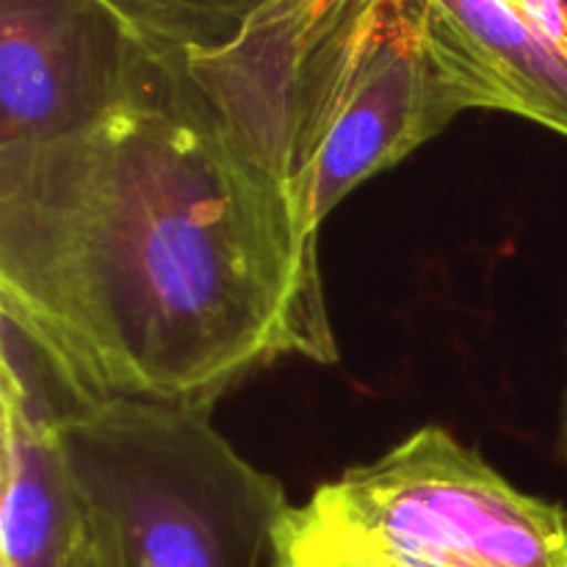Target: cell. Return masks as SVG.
<instances>
[{
	"mask_svg": "<svg viewBox=\"0 0 567 567\" xmlns=\"http://www.w3.org/2000/svg\"><path fill=\"white\" fill-rule=\"evenodd\" d=\"M153 59L116 0H0V147L72 136L125 105Z\"/></svg>",
	"mask_w": 567,
	"mask_h": 567,
	"instance_id": "cell-5",
	"label": "cell"
},
{
	"mask_svg": "<svg viewBox=\"0 0 567 567\" xmlns=\"http://www.w3.org/2000/svg\"><path fill=\"white\" fill-rule=\"evenodd\" d=\"M310 507L388 567H567V513L424 426L327 482Z\"/></svg>",
	"mask_w": 567,
	"mask_h": 567,
	"instance_id": "cell-4",
	"label": "cell"
},
{
	"mask_svg": "<svg viewBox=\"0 0 567 567\" xmlns=\"http://www.w3.org/2000/svg\"><path fill=\"white\" fill-rule=\"evenodd\" d=\"M557 454L567 468V347H565V388L563 404H559V430H557Z\"/></svg>",
	"mask_w": 567,
	"mask_h": 567,
	"instance_id": "cell-10",
	"label": "cell"
},
{
	"mask_svg": "<svg viewBox=\"0 0 567 567\" xmlns=\"http://www.w3.org/2000/svg\"><path fill=\"white\" fill-rule=\"evenodd\" d=\"M3 319L0 567H70L83 524L55 424L83 402L20 324Z\"/></svg>",
	"mask_w": 567,
	"mask_h": 567,
	"instance_id": "cell-6",
	"label": "cell"
},
{
	"mask_svg": "<svg viewBox=\"0 0 567 567\" xmlns=\"http://www.w3.org/2000/svg\"><path fill=\"white\" fill-rule=\"evenodd\" d=\"M70 567H125L114 532L105 526V520L100 515H94L86 507H83L81 535H78Z\"/></svg>",
	"mask_w": 567,
	"mask_h": 567,
	"instance_id": "cell-9",
	"label": "cell"
},
{
	"mask_svg": "<svg viewBox=\"0 0 567 567\" xmlns=\"http://www.w3.org/2000/svg\"><path fill=\"white\" fill-rule=\"evenodd\" d=\"M210 413L111 399L55 424L75 496L114 532L125 567H275L286 487Z\"/></svg>",
	"mask_w": 567,
	"mask_h": 567,
	"instance_id": "cell-2",
	"label": "cell"
},
{
	"mask_svg": "<svg viewBox=\"0 0 567 567\" xmlns=\"http://www.w3.org/2000/svg\"><path fill=\"white\" fill-rule=\"evenodd\" d=\"M426 31L480 109L567 136V0H419Z\"/></svg>",
	"mask_w": 567,
	"mask_h": 567,
	"instance_id": "cell-7",
	"label": "cell"
},
{
	"mask_svg": "<svg viewBox=\"0 0 567 567\" xmlns=\"http://www.w3.org/2000/svg\"><path fill=\"white\" fill-rule=\"evenodd\" d=\"M138 92L0 147V316L86 402L214 410L277 358L336 363L319 244L155 39Z\"/></svg>",
	"mask_w": 567,
	"mask_h": 567,
	"instance_id": "cell-1",
	"label": "cell"
},
{
	"mask_svg": "<svg viewBox=\"0 0 567 567\" xmlns=\"http://www.w3.org/2000/svg\"><path fill=\"white\" fill-rule=\"evenodd\" d=\"M393 3L271 0L227 42L166 48L216 131L297 210L321 153L363 92Z\"/></svg>",
	"mask_w": 567,
	"mask_h": 567,
	"instance_id": "cell-3",
	"label": "cell"
},
{
	"mask_svg": "<svg viewBox=\"0 0 567 567\" xmlns=\"http://www.w3.org/2000/svg\"><path fill=\"white\" fill-rule=\"evenodd\" d=\"M155 42L172 48H214L271 0H116Z\"/></svg>",
	"mask_w": 567,
	"mask_h": 567,
	"instance_id": "cell-8",
	"label": "cell"
}]
</instances>
